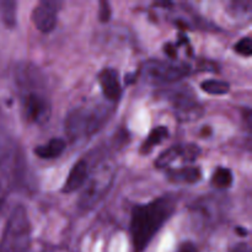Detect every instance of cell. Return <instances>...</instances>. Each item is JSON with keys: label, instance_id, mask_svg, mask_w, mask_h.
Segmentation results:
<instances>
[{"label": "cell", "instance_id": "cell-15", "mask_svg": "<svg viewBox=\"0 0 252 252\" xmlns=\"http://www.w3.org/2000/svg\"><path fill=\"white\" fill-rule=\"evenodd\" d=\"M233 180H234L233 172H231L230 169L219 166L217 167L216 171H214L213 175H212L211 182L214 187L223 189H229V187L233 185Z\"/></svg>", "mask_w": 252, "mask_h": 252}, {"label": "cell", "instance_id": "cell-21", "mask_svg": "<svg viewBox=\"0 0 252 252\" xmlns=\"http://www.w3.org/2000/svg\"><path fill=\"white\" fill-rule=\"evenodd\" d=\"M231 252H251V250L248 244H238Z\"/></svg>", "mask_w": 252, "mask_h": 252}, {"label": "cell", "instance_id": "cell-2", "mask_svg": "<svg viewBox=\"0 0 252 252\" xmlns=\"http://www.w3.org/2000/svg\"><path fill=\"white\" fill-rule=\"evenodd\" d=\"M111 112L106 106H81L66 115L64 129L71 142L90 138L105 126Z\"/></svg>", "mask_w": 252, "mask_h": 252}, {"label": "cell", "instance_id": "cell-6", "mask_svg": "<svg viewBox=\"0 0 252 252\" xmlns=\"http://www.w3.org/2000/svg\"><path fill=\"white\" fill-rule=\"evenodd\" d=\"M22 112L29 122L36 125H44L52 115V103L43 94L30 91L21 100Z\"/></svg>", "mask_w": 252, "mask_h": 252}, {"label": "cell", "instance_id": "cell-4", "mask_svg": "<svg viewBox=\"0 0 252 252\" xmlns=\"http://www.w3.org/2000/svg\"><path fill=\"white\" fill-rule=\"evenodd\" d=\"M191 65L186 63H176L172 61L149 59L143 64V76L155 85L175 83L191 74Z\"/></svg>", "mask_w": 252, "mask_h": 252}, {"label": "cell", "instance_id": "cell-1", "mask_svg": "<svg viewBox=\"0 0 252 252\" xmlns=\"http://www.w3.org/2000/svg\"><path fill=\"white\" fill-rule=\"evenodd\" d=\"M176 208L177 197L174 194H165L148 203L132 207L129 233L135 251L142 252L148 248L154 236L174 216Z\"/></svg>", "mask_w": 252, "mask_h": 252}, {"label": "cell", "instance_id": "cell-19", "mask_svg": "<svg viewBox=\"0 0 252 252\" xmlns=\"http://www.w3.org/2000/svg\"><path fill=\"white\" fill-rule=\"evenodd\" d=\"M100 20L101 22H107L111 17V7L107 1H100Z\"/></svg>", "mask_w": 252, "mask_h": 252}, {"label": "cell", "instance_id": "cell-10", "mask_svg": "<svg viewBox=\"0 0 252 252\" xmlns=\"http://www.w3.org/2000/svg\"><path fill=\"white\" fill-rule=\"evenodd\" d=\"M89 179V166L85 159L76 161L71 167L68 177L63 185L62 192L64 193H73V192L80 189L86 184Z\"/></svg>", "mask_w": 252, "mask_h": 252}, {"label": "cell", "instance_id": "cell-18", "mask_svg": "<svg viewBox=\"0 0 252 252\" xmlns=\"http://www.w3.org/2000/svg\"><path fill=\"white\" fill-rule=\"evenodd\" d=\"M234 51H235L238 54H240V56L246 57V58L251 57L252 39L249 36L240 38L238 42H236L235 46H234Z\"/></svg>", "mask_w": 252, "mask_h": 252}, {"label": "cell", "instance_id": "cell-8", "mask_svg": "<svg viewBox=\"0 0 252 252\" xmlns=\"http://www.w3.org/2000/svg\"><path fill=\"white\" fill-rule=\"evenodd\" d=\"M201 154V148L197 144H176L162 152L155 160L158 169H166L177 159H182L186 162H193Z\"/></svg>", "mask_w": 252, "mask_h": 252}, {"label": "cell", "instance_id": "cell-13", "mask_svg": "<svg viewBox=\"0 0 252 252\" xmlns=\"http://www.w3.org/2000/svg\"><path fill=\"white\" fill-rule=\"evenodd\" d=\"M64 150H65V140L62 138H52L46 144L34 148L33 153L39 159L53 160L61 157Z\"/></svg>", "mask_w": 252, "mask_h": 252}, {"label": "cell", "instance_id": "cell-11", "mask_svg": "<svg viewBox=\"0 0 252 252\" xmlns=\"http://www.w3.org/2000/svg\"><path fill=\"white\" fill-rule=\"evenodd\" d=\"M111 184L101 182L98 179H94L89 182L88 186L84 189L80 198H79V207L83 209H90L102 198L103 194L110 189Z\"/></svg>", "mask_w": 252, "mask_h": 252}, {"label": "cell", "instance_id": "cell-14", "mask_svg": "<svg viewBox=\"0 0 252 252\" xmlns=\"http://www.w3.org/2000/svg\"><path fill=\"white\" fill-rule=\"evenodd\" d=\"M169 137V128L166 126H158L155 127L152 132L148 134L147 139L142 143L140 145V154L142 155H148L153 152L157 145H159L160 143L164 142L166 138Z\"/></svg>", "mask_w": 252, "mask_h": 252}, {"label": "cell", "instance_id": "cell-9", "mask_svg": "<svg viewBox=\"0 0 252 252\" xmlns=\"http://www.w3.org/2000/svg\"><path fill=\"white\" fill-rule=\"evenodd\" d=\"M97 79L101 91H102V95L105 96L106 100L113 103L118 102L121 100V97H122L123 89L117 69L103 68L98 73Z\"/></svg>", "mask_w": 252, "mask_h": 252}, {"label": "cell", "instance_id": "cell-7", "mask_svg": "<svg viewBox=\"0 0 252 252\" xmlns=\"http://www.w3.org/2000/svg\"><path fill=\"white\" fill-rule=\"evenodd\" d=\"M62 5L63 2L58 0H42L33 7L31 20L39 32L49 33L56 29Z\"/></svg>", "mask_w": 252, "mask_h": 252}, {"label": "cell", "instance_id": "cell-17", "mask_svg": "<svg viewBox=\"0 0 252 252\" xmlns=\"http://www.w3.org/2000/svg\"><path fill=\"white\" fill-rule=\"evenodd\" d=\"M1 6L2 20L7 26L12 27L16 24V2L15 1H2Z\"/></svg>", "mask_w": 252, "mask_h": 252}, {"label": "cell", "instance_id": "cell-12", "mask_svg": "<svg viewBox=\"0 0 252 252\" xmlns=\"http://www.w3.org/2000/svg\"><path fill=\"white\" fill-rule=\"evenodd\" d=\"M167 179L174 184L193 185L201 181L202 170L197 166H185L180 169H170Z\"/></svg>", "mask_w": 252, "mask_h": 252}, {"label": "cell", "instance_id": "cell-3", "mask_svg": "<svg viewBox=\"0 0 252 252\" xmlns=\"http://www.w3.org/2000/svg\"><path fill=\"white\" fill-rule=\"evenodd\" d=\"M31 248V221L24 206L12 209L5 224L0 252H30Z\"/></svg>", "mask_w": 252, "mask_h": 252}, {"label": "cell", "instance_id": "cell-20", "mask_svg": "<svg viewBox=\"0 0 252 252\" xmlns=\"http://www.w3.org/2000/svg\"><path fill=\"white\" fill-rule=\"evenodd\" d=\"M176 252H198V250H197V246L192 241H185L179 246Z\"/></svg>", "mask_w": 252, "mask_h": 252}, {"label": "cell", "instance_id": "cell-16", "mask_svg": "<svg viewBox=\"0 0 252 252\" xmlns=\"http://www.w3.org/2000/svg\"><path fill=\"white\" fill-rule=\"evenodd\" d=\"M201 89L209 95H225L230 91V84L224 80L208 79L201 83Z\"/></svg>", "mask_w": 252, "mask_h": 252}, {"label": "cell", "instance_id": "cell-5", "mask_svg": "<svg viewBox=\"0 0 252 252\" xmlns=\"http://www.w3.org/2000/svg\"><path fill=\"white\" fill-rule=\"evenodd\" d=\"M169 100L175 116L181 122L197 121L204 112L203 106L197 101L196 95L189 90V88H179L171 91Z\"/></svg>", "mask_w": 252, "mask_h": 252}, {"label": "cell", "instance_id": "cell-22", "mask_svg": "<svg viewBox=\"0 0 252 252\" xmlns=\"http://www.w3.org/2000/svg\"><path fill=\"white\" fill-rule=\"evenodd\" d=\"M236 230L239 231V234H240V235H244V236H246V234H248V231L245 230V229H241V228H238L236 229Z\"/></svg>", "mask_w": 252, "mask_h": 252}]
</instances>
